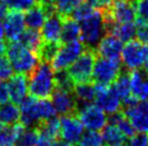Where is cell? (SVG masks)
<instances>
[{
	"instance_id": "1",
	"label": "cell",
	"mask_w": 148,
	"mask_h": 146,
	"mask_svg": "<svg viewBox=\"0 0 148 146\" xmlns=\"http://www.w3.org/2000/svg\"><path fill=\"white\" fill-rule=\"evenodd\" d=\"M29 95L36 99H49L55 89L54 70L51 64L39 62L28 76Z\"/></svg>"
},
{
	"instance_id": "2",
	"label": "cell",
	"mask_w": 148,
	"mask_h": 146,
	"mask_svg": "<svg viewBox=\"0 0 148 146\" xmlns=\"http://www.w3.org/2000/svg\"><path fill=\"white\" fill-rule=\"evenodd\" d=\"M80 39L86 47L94 49L97 43L105 34V26H104L102 11L95 10L90 16L80 22Z\"/></svg>"
},
{
	"instance_id": "3",
	"label": "cell",
	"mask_w": 148,
	"mask_h": 146,
	"mask_svg": "<svg viewBox=\"0 0 148 146\" xmlns=\"http://www.w3.org/2000/svg\"><path fill=\"white\" fill-rule=\"evenodd\" d=\"M96 57L97 55L94 49L86 47L82 54L66 69L74 84L91 82Z\"/></svg>"
},
{
	"instance_id": "4",
	"label": "cell",
	"mask_w": 148,
	"mask_h": 146,
	"mask_svg": "<svg viewBox=\"0 0 148 146\" xmlns=\"http://www.w3.org/2000/svg\"><path fill=\"white\" fill-rule=\"evenodd\" d=\"M121 72V62L119 59L96 57L92 73V81L97 86H111Z\"/></svg>"
},
{
	"instance_id": "5",
	"label": "cell",
	"mask_w": 148,
	"mask_h": 146,
	"mask_svg": "<svg viewBox=\"0 0 148 146\" xmlns=\"http://www.w3.org/2000/svg\"><path fill=\"white\" fill-rule=\"evenodd\" d=\"M120 56L127 71L138 70L144 66L148 58V44L134 39L127 41L122 47Z\"/></svg>"
},
{
	"instance_id": "6",
	"label": "cell",
	"mask_w": 148,
	"mask_h": 146,
	"mask_svg": "<svg viewBox=\"0 0 148 146\" xmlns=\"http://www.w3.org/2000/svg\"><path fill=\"white\" fill-rule=\"evenodd\" d=\"M84 49H86L84 44L79 40L61 44L56 56L54 57V59L51 62L53 70L54 71L66 70L82 54Z\"/></svg>"
},
{
	"instance_id": "7",
	"label": "cell",
	"mask_w": 148,
	"mask_h": 146,
	"mask_svg": "<svg viewBox=\"0 0 148 146\" xmlns=\"http://www.w3.org/2000/svg\"><path fill=\"white\" fill-rule=\"evenodd\" d=\"M95 105L101 109L104 113L114 114L122 110L121 99L116 93L112 86H97L95 85Z\"/></svg>"
},
{
	"instance_id": "8",
	"label": "cell",
	"mask_w": 148,
	"mask_h": 146,
	"mask_svg": "<svg viewBox=\"0 0 148 146\" xmlns=\"http://www.w3.org/2000/svg\"><path fill=\"white\" fill-rule=\"evenodd\" d=\"M77 116L79 117L83 127L88 130L99 131L107 125V116L101 109L94 104H86L78 109Z\"/></svg>"
},
{
	"instance_id": "9",
	"label": "cell",
	"mask_w": 148,
	"mask_h": 146,
	"mask_svg": "<svg viewBox=\"0 0 148 146\" xmlns=\"http://www.w3.org/2000/svg\"><path fill=\"white\" fill-rule=\"evenodd\" d=\"M51 99L55 112L62 116L74 115L78 112V101L76 100L73 91L55 87V89L51 95Z\"/></svg>"
},
{
	"instance_id": "10",
	"label": "cell",
	"mask_w": 148,
	"mask_h": 146,
	"mask_svg": "<svg viewBox=\"0 0 148 146\" xmlns=\"http://www.w3.org/2000/svg\"><path fill=\"white\" fill-rule=\"evenodd\" d=\"M83 133V125L77 114L65 115L60 118V139L70 144H76Z\"/></svg>"
},
{
	"instance_id": "11",
	"label": "cell",
	"mask_w": 148,
	"mask_h": 146,
	"mask_svg": "<svg viewBox=\"0 0 148 146\" xmlns=\"http://www.w3.org/2000/svg\"><path fill=\"white\" fill-rule=\"evenodd\" d=\"M123 113L135 131L148 132V100H143L130 107H125Z\"/></svg>"
},
{
	"instance_id": "12",
	"label": "cell",
	"mask_w": 148,
	"mask_h": 146,
	"mask_svg": "<svg viewBox=\"0 0 148 146\" xmlns=\"http://www.w3.org/2000/svg\"><path fill=\"white\" fill-rule=\"evenodd\" d=\"M3 28L7 41H17L25 29L23 12L17 10H9L4 16Z\"/></svg>"
},
{
	"instance_id": "13",
	"label": "cell",
	"mask_w": 148,
	"mask_h": 146,
	"mask_svg": "<svg viewBox=\"0 0 148 146\" xmlns=\"http://www.w3.org/2000/svg\"><path fill=\"white\" fill-rule=\"evenodd\" d=\"M122 42L111 33H105L95 47L96 55L108 59H119L122 51Z\"/></svg>"
},
{
	"instance_id": "14",
	"label": "cell",
	"mask_w": 148,
	"mask_h": 146,
	"mask_svg": "<svg viewBox=\"0 0 148 146\" xmlns=\"http://www.w3.org/2000/svg\"><path fill=\"white\" fill-rule=\"evenodd\" d=\"M39 58L37 56L36 52H33L28 49H25L22 51L20 55L11 61L13 67V70L16 73H22L28 76L36 67L39 65Z\"/></svg>"
},
{
	"instance_id": "15",
	"label": "cell",
	"mask_w": 148,
	"mask_h": 146,
	"mask_svg": "<svg viewBox=\"0 0 148 146\" xmlns=\"http://www.w3.org/2000/svg\"><path fill=\"white\" fill-rule=\"evenodd\" d=\"M9 95L13 103L20 104L28 93V77L25 74L16 73L9 78Z\"/></svg>"
},
{
	"instance_id": "16",
	"label": "cell",
	"mask_w": 148,
	"mask_h": 146,
	"mask_svg": "<svg viewBox=\"0 0 148 146\" xmlns=\"http://www.w3.org/2000/svg\"><path fill=\"white\" fill-rule=\"evenodd\" d=\"M63 27V16L58 12L47 17L42 25L41 39L45 42H60Z\"/></svg>"
},
{
	"instance_id": "17",
	"label": "cell",
	"mask_w": 148,
	"mask_h": 146,
	"mask_svg": "<svg viewBox=\"0 0 148 146\" xmlns=\"http://www.w3.org/2000/svg\"><path fill=\"white\" fill-rule=\"evenodd\" d=\"M111 33L121 42H127L136 36L135 23H114L105 28V33Z\"/></svg>"
},
{
	"instance_id": "18",
	"label": "cell",
	"mask_w": 148,
	"mask_h": 146,
	"mask_svg": "<svg viewBox=\"0 0 148 146\" xmlns=\"http://www.w3.org/2000/svg\"><path fill=\"white\" fill-rule=\"evenodd\" d=\"M80 34H81V30H80V24L78 22L69 16L63 17V27L60 42L64 44V43L77 41L80 39Z\"/></svg>"
},
{
	"instance_id": "19",
	"label": "cell",
	"mask_w": 148,
	"mask_h": 146,
	"mask_svg": "<svg viewBox=\"0 0 148 146\" xmlns=\"http://www.w3.org/2000/svg\"><path fill=\"white\" fill-rule=\"evenodd\" d=\"M47 20V14L43 7L40 3H36L24 14L25 25L32 29H39L42 27Z\"/></svg>"
},
{
	"instance_id": "20",
	"label": "cell",
	"mask_w": 148,
	"mask_h": 146,
	"mask_svg": "<svg viewBox=\"0 0 148 146\" xmlns=\"http://www.w3.org/2000/svg\"><path fill=\"white\" fill-rule=\"evenodd\" d=\"M21 118V110L13 102H4L0 104V124L2 126H11L17 124Z\"/></svg>"
},
{
	"instance_id": "21",
	"label": "cell",
	"mask_w": 148,
	"mask_h": 146,
	"mask_svg": "<svg viewBox=\"0 0 148 146\" xmlns=\"http://www.w3.org/2000/svg\"><path fill=\"white\" fill-rule=\"evenodd\" d=\"M102 138L106 146H123L127 139L118 127L110 124H107L103 128Z\"/></svg>"
},
{
	"instance_id": "22",
	"label": "cell",
	"mask_w": 148,
	"mask_h": 146,
	"mask_svg": "<svg viewBox=\"0 0 148 146\" xmlns=\"http://www.w3.org/2000/svg\"><path fill=\"white\" fill-rule=\"evenodd\" d=\"M73 93L78 103L80 102L82 105H86L95 99L96 90L94 84H92L91 82H86V83L75 84Z\"/></svg>"
},
{
	"instance_id": "23",
	"label": "cell",
	"mask_w": 148,
	"mask_h": 146,
	"mask_svg": "<svg viewBox=\"0 0 148 146\" xmlns=\"http://www.w3.org/2000/svg\"><path fill=\"white\" fill-rule=\"evenodd\" d=\"M23 129L24 126L20 122L11 126H2L0 129V146H15L17 138Z\"/></svg>"
},
{
	"instance_id": "24",
	"label": "cell",
	"mask_w": 148,
	"mask_h": 146,
	"mask_svg": "<svg viewBox=\"0 0 148 146\" xmlns=\"http://www.w3.org/2000/svg\"><path fill=\"white\" fill-rule=\"evenodd\" d=\"M17 41L21 43L25 49H28L37 53L38 49L42 43L41 34L37 29H24V31L18 36Z\"/></svg>"
},
{
	"instance_id": "25",
	"label": "cell",
	"mask_w": 148,
	"mask_h": 146,
	"mask_svg": "<svg viewBox=\"0 0 148 146\" xmlns=\"http://www.w3.org/2000/svg\"><path fill=\"white\" fill-rule=\"evenodd\" d=\"M61 42H45L42 41L37 51V56L40 62L51 64L54 57L56 56L58 49L61 47Z\"/></svg>"
},
{
	"instance_id": "26",
	"label": "cell",
	"mask_w": 148,
	"mask_h": 146,
	"mask_svg": "<svg viewBox=\"0 0 148 146\" xmlns=\"http://www.w3.org/2000/svg\"><path fill=\"white\" fill-rule=\"evenodd\" d=\"M114 89L116 93H118V96L121 99V102L125 101L127 99L132 97L131 91V84H130V75H129V71L127 72H121L118 78L112 84Z\"/></svg>"
},
{
	"instance_id": "27",
	"label": "cell",
	"mask_w": 148,
	"mask_h": 146,
	"mask_svg": "<svg viewBox=\"0 0 148 146\" xmlns=\"http://www.w3.org/2000/svg\"><path fill=\"white\" fill-rule=\"evenodd\" d=\"M36 114L39 122H45L47 119L54 117L56 115L55 109H54L52 102L50 101L49 99H39L36 101Z\"/></svg>"
},
{
	"instance_id": "28",
	"label": "cell",
	"mask_w": 148,
	"mask_h": 146,
	"mask_svg": "<svg viewBox=\"0 0 148 146\" xmlns=\"http://www.w3.org/2000/svg\"><path fill=\"white\" fill-rule=\"evenodd\" d=\"M39 133L37 128H26L22 130L16 140L15 146H37Z\"/></svg>"
},
{
	"instance_id": "29",
	"label": "cell",
	"mask_w": 148,
	"mask_h": 146,
	"mask_svg": "<svg viewBox=\"0 0 148 146\" xmlns=\"http://www.w3.org/2000/svg\"><path fill=\"white\" fill-rule=\"evenodd\" d=\"M103 138L99 131L88 130L83 132L75 146H103Z\"/></svg>"
},
{
	"instance_id": "30",
	"label": "cell",
	"mask_w": 148,
	"mask_h": 146,
	"mask_svg": "<svg viewBox=\"0 0 148 146\" xmlns=\"http://www.w3.org/2000/svg\"><path fill=\"white\" fill-rule=\"evenodd\" d=\"M54 81H55V87L61 89L73 91L74 89V82L71 81L67 70H60L54 71Z\"/></svg>"
},
{
	"instance_id": "31",
	"label": "cell",
	"mask_w": 148,
	"mask_h": 146,
	"mask_svg": "<svg viewBox=\"0 0 148 146\" xmlns=\"http://www.w3.org/2000/svg\"><path fill=\"white\" fill-rule=\"evenodd\" d=\"M95 10L96 9L92 8L90 4H88L86 2H82V3L79 4L77 8H75L73 10V12L70 13L68 16L74 18L75 20H77L78 23H80L81 20L88 18L92 13L94 12Z\"/></svg>"
},
{
	"instance_id": "32",
	"label": "cell",
	"mask_w": 148,
	"mask_h": 146,
	"mask_svg": "<svg viewBox=\"0 0 148 146\" xmlns=\"http://www.w3.org/2000/svg\"><path fill=\"white\" fill-rule=\"evenodd\" d=\"M82 2L83 0H58L56 10L58 14H61L63 17L68 16L73 12V10Z\"/></svg>"
},
{
	"instance_id": "33",
	"label": "cell",
	"mask_w": 148,
	"mask_h": 146,
	"mask_svg": "<svg viewBox=\"0 0 148 146\" xmlns=\"http://www.w3.org/2000/svg\"><path fill=\"white\" fill-rule=\"evenodd\" d=\"M135 24L148 22V0H135Z\"/></svg>"
},
{
	"instance_id": "34",
	"label": "cell",
	"mask_w": 148,
	"mask_h": 146,
	"mask_svg": "<svg viewBox=\"0 0 148 146\" xmlns=\"http://www.w3.org/2000/svg\"><path fill=\"white\" fill-rule=\"evenodd\" d=\"M9 10H17V11H27L33 5L37 3V0H5Z\"/></svg>"
},
{
	"instance_id": "35",
	"label": "cell",
	"mask_w": 148,
	"mask_h": 146,
	"mask_svg": "<svg viewBox=\"0 0 148 146\" xmlns=\"http://www.w3.org/2000/svg\"><path fill=\"white\" fill-rule=\"evenodd\" d=\"M14 74L12 64L9 60V58L5 55L0 57V80L5 81Z\"/></svg>"
},
{
	"instance_id": "36",
	"label": "cell",
	"mask_w": 148,
	"mask_h": 146,
	"mask_svg": "<svg viewBox=\"0 0 148 146\" xmlns=\"http://www.w3.org/2000/svg\"><path fill=\"white\" fill-rule=\"evenodd\" d=\"M124 146H148V134L145 132H140L129 138Z\"/></svg>"
},
{
	"instance_id": "37",
	"label": "cell",
	"mask_w": 148,
	"mask_h": 146,
	"mask_svg": "<svg viewBox=\"0 0 148 146\" xmlns=\"http://www.w3.org/2000/svg\"><path fill=\"white\" fill-rule=\"evenodd\" d=\"M133 97H135L138 101H143V100H148V75L145 76L143 82L140 83L138 88L132 93Z\"/></svg>"
},
{
	"instance_id": "38",
	"label": "cell",
	"mask_w": 148,
	"mask_h": 146,
	"mask_svg": "<svg viewBox=\"0 0 148 146\" xmlns=\"http://www.w3.org/2000/svg\"><path fill=\"white\" fill-rule=\"evenodd\" d=\"M136 36L137 40L148 44V22L136 24Z\"/></svg>"
},
{
	"instance_id": "39",
	"label": "cell",
	"mask_w": 148,
	"mask_h": 146,
	"mask_svg": "<svg viewBox=\"0 0 148 146\" xmlns=\"http://www.w3.org/2000/svg\"><path fill=\"white\" fill-rule=\"evenodd\" d=\"M114 0H86L88 4H90L92 8L99 10V11H104L110 7Z\"/></svg>"
},
{
	"instance_id": "40",
	"label": "cell",
	"mask_w": 148,
	"mask_h": 146,
	"mask_svg": "<svg viewBox=\"0 0 148 146\" xmlns=\"http://www.w3.org/2000/svg\"><path fill=\"white\" fill-rule=\"evenodd\" d=\"M56 142H58V140H54L43 133H39L37 146H56Z\"/></svg>"
},
{
	"instance_id": "41",
	"label": "cell",
	"mask_w": 148,
	"mask_h": 146,
	"mask_svg": "<svg viewBox=\"0 0 148 146\" xmlns=\"http://www.w3.org/2000/svg\"><path fill=\"white\" fill-rule=\"evenodd\" d=\"M9 99H10V95H9L8 84L4 81L0 80V104L8 102Z\"/></svg>"
},
{
	"instance_id": "42",
	"label": "cell",
	"mask_w": 148,
	"mask_h": 146,
	"mask_svg": "<svg viewBox=\"0 0 148 146\" xmlns=\"http://www.w3.org/2000/svg\"><path fill=\"white\" fill-rule=\"evenodd\" d=\"M8 5L5 3V0H0V20L4 18L5 14L8 13Z\"/></svg>"
},
{
	"instance_id": "43",
	"label": "cell",
	"mask_w": 148,
	"mask_h": 146,
	"mask_svg": "<svg viewBox=\"0 0 148 146\" xmlns=\"http://www.w3.org/2000/svg\"><path fill=\"white\" fill-rule=\"evenodd\" d=\"M37 2L41 5H55L56 7L58 0H37Z\"/></svg>"
},
{
	"instance_id": "44",
	"label": "cell",
	"mask_w": 148,
	"mask_h": 146,
	"mask_svg": "<svg viewBox=\"0 0 148 146\" xmlns=\"http://www.w3.org/2000/svg\"><path fill=\"white\" fill-rule=\"evenodd\" d=\"M5 49H7V44L3 41V39H0V57L5 55Z\"/></svg>"
},
{
	"instance_id": "45",
	"label": "cell",
	"mask_w": 148,
	"mask_h": 146,
	"mask_svg": "<svg viewBox=\"0 0 148 146\" xmlns=\"http://www.w3.org/2000/svg\"><path fill=\"white\" fill-rule=\"evenodd\" d=\"M56 146H75L74 144H70V143H67L65 141H60L58 140V142H56Z\"/></svg>"
},
{
	"instance_id": "46",
	"label": "cell",
	"mask_w": 148,
	"mask_h": 146,
	"mask_svg": "<svg viewBox=\"0 0 148 146\" xmlns=\"http://www.w3.org/2000/svg\"><path fill=\"white\" fill-rule=\"evenodd\" d=\"M3 36H4L3 24H2V23H1V20H0V39H3Z\"/></svg>"
},
{
	"instance_id": "47",
	"label": "cell",
	"mask_w": 148,
	"mask_h": 146,
	"mask_svg": "<svg viewBox=\"0 0 148 146\" xmlns=\"http://www.w3.org/2000/svg\"><path fill=\"white\" fill-rule=\"evenodd\" d=\"M143 67H144V72L148 75V58L146 59V61H145V64Z\"/></svg>"
},
{
	"instance_id": "48",
	"label": "cell",
	"mask_w": 148,
	"mask_h": 146,
	"mask_svg": "<svg viewBox=\"0 0 148 146\" xmlns=\"http://www.w3.org/2000/svg\"><path fill=\"white\" fill-rule=\"evenodd\" d=\"M1 128H2V125H1V124H0V129H1Z\"/></svg>"
}]
</instances>
